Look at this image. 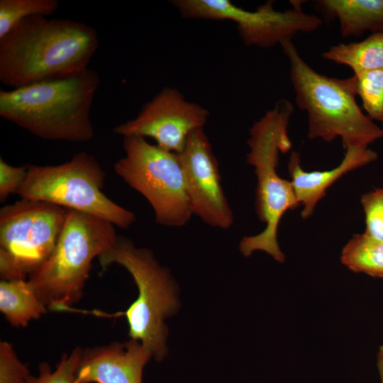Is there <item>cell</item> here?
Returning a JSON list of instances; mask_svg holds the SVG:
<instances>
[{
	"label": "cell",
	"instance_id": "6da1fadb",
	"mask_svg": "<svg viewBox=\"0 0 383 383\" xmlns=\"http://www.w3.org/2000/svg\"><path fill=\"white\" fill-rule=\"evenodd\" d=\"M99 43L96 30L86 23L25 18L0 38V81L16 89L77 75L88 69Z\"/></svg>",
	"mask_w": 383,
	"mask_h": 383
},
{
	"label": "cell",
	"instance_id": "7a4b0ae2",
	"mask_svg": "<svg viewBox=\"0 0 383 383\" xmlns=\"http://www.w3.org/2000/svg\"><path fill=\"white\" fill-rule=\"evenodd\" d=\"M89 68L67 78L0 91V116L43 140L82 143L94 135L91 109L99 88Z\"/></svg>",
	"mask_w": 383,
	"mask_h": 383
},
{
	"label": "cell",
	"instance_id": "3957f363",
	"mask_svg": "<svg viewBox=\"0 0 383 383\" xmlns=\"http://www.w3.org/2000/svg\"><path fill=\"white\" fill-rule=\"evenodd\" d=\"M293 111L291 101L279 99L249 130L250 151L247 162L255 169L257 177L255 209L265 228L257 235L242 239L240 250L245 257L261 250L279 262L285 260L278 244V227L284 214L300 205L291 182L282 178L277 167L279 154L288 152L292 148L287 128Z\"/></svg>",
	"mask_w": 383,
	"mask_h": 383
},
{
	"label": "cell",
	"instance_id": "277c9868",
	"mask_svg": "<svg viewBox=\"0 0 383 383\" xmlns=\"http://www.w3.org/2000/svg\"><path fill=\"white\" fill-rule=\"evenodd\" d=\"M280 45L289 62L296 102L308 115L309 138L331 142L340 137L345 149L368 147L383 137V129L357 104L355 75L339 79L320 74L302 58L292 40Z\"/></svg>",
	"mask_w": 383,
	"mask_h": 383
},
{
	"label": "cell",
	"instance_id": "5b68a950",
	"mask_svg": "<svg viewBox=\"0 0 383 383\" xmlns=\"http://www.w3.org/2000/svg\"><path fill=\"white\" fill-rule=\"evenodd\" d=\"M114 225L68 209L56 245L45 262L28 279L48 309L71 311L82 296L91 262L116 242Z\"/></svg>",
	"mask_w": 383,
	"mask_h": 383
},
{
	"label": "cell",
	"instance_id": "8992f818",
	"mask_svg": "<svg viewBox=\"0 0 383 383\" xmlns=\"http://www.w3.org/2000/svg\"><path fill=\"white\" fill-rule=\"evenodd\" d=\"M98 258L104 270L116 263L131 274L138 297L126 311L116 315L126 316L131 339L140 341L156 360H162L167 353V335L164 320L178 306L169 272L157 263L150 250L136 248L123 237H118L114 245Z\"/></svg>",
	"mask_w": 383,
	"mask_h": 383
},
{
	"label": "cell",
	"instance_id": "52a82bcc",
	"mask_svg": "<svg viewBox=\"0 0 383 383\" xmlns=\"http://www.w3.org/2000/svg\"><path fill=\"white\" fill-rule=\"evenodd\" d=\"M104 179L105 172L94 156L80 152L59 165H28L17 194L21 199L45 201L128 228L135 215L103 193Z\"/></svg>",
	"mask_w": 383,
	"mask_h": 383
},
{
	"label": "cell",
	"instance_id": "ba28073f",
	"mask_svg": "<svg viewBox=\"0 0 383 383\" xmlns=\"http://www.w3.org/2000/svg\"><path fill=\"white\" fill-rule=\"evenodd\" d=\"M123 147L125 155L115 163L116 173L148 200L157 223L186 225L193 213L178 154L136 135L124 136Z\"/></svg>",
	"mask_w": 383,
	"mask_h": 383
},
{
	"label": "cell",
	"instance_id": "9c48e42d",
	"mask_svg": "<svg viewBox=\"0 0 383 383\" xmlns=\"http://www.w3.org/2000/svg\"><path fill=\"white\" fill-rule=\"evenodd\" d=\"M68 209L25 199L0 211V275L2 280L26 279L52 254Z\"/></svg>",
	"mask_w": 383,
	"mask_h": 383
},
{
	"label": "cell",
	"instance_id": "30bf717a",
	"mask_svg": "<svg viewBox=\"0 0 383 383\" xmlns=\"http://www.w3.org/2000/svg\"><path fill=\"white\" fill-rule=\"evenodd\" d=\"M173 4L186 18L231 20L247 45L269 48L281 45L299 33H311L322 24L318 16L305 13L303 1H292V8L276 11L268 1L255 11L238 7L228 0H176Z\"/></svg>",
	"mask_w": 383,
	"mask_h": 383
},
{
	"label": "cell",
	"instance_id": "8fae6325",
	"mask_svg": "<svg viewBox=\"0 0 383 383\" xmlns=\"http://www.w3.org/2000/svg\"><path fill=\"white\" fill-rule=\"evenodd\" d=\"M208 116V110L167 87L144 104L133 119L116 126L113 132L123 137L151 138L159 147L179 154L189 135L203 128Z\"/></svg>",
	"mask_w": 383,
	"mask_h": 383
},
{
	"label": "cell",
	"instance_id": "7c38bea8",
	"mask_svg": "<svg viewBox=\"0 0 383 383\" xmlns=\"http://www.w3.org/2000/svg\"><path fill=\"white\" fill-rule=\"evenodd\" d=\"M193 214L213 227L228 229L233 211L221 186L218 161L203 128L193 131L178 154Z\"/></svg>",
	"mask_w": 383,
	"mask_h": 383
},
{
	"label": "cell",
	"instance_id": "4fadbf2b",
	"mask_svg": "<svg viewBox=\"0 0 383 383\" xmlns=\"http://www.w3.org/2000/svg\"><path fill=\"white\" fill-rule=\"evenodd\" d=\"M152 355L138 340L82 350L77 383H142Z\"/></svg>",
	"mask_w": 383,
	"mask_h": 383
},
{
	"label": "cell",
	"instance_id": "5bb4252c",
	"mask_svg": "<svg viewBox=\"0 0 383 383\" xmlns=\"http://www.w3.org/2000/svg\"><path fill=\"white\" fill-rule=\"evenodd\" d=\"M340 163L323 171L308 172L301 165L298 152L290 155L288 171L296 199L303 206L301 216L306 219L313 212L327 189L347 173L370 164L377 159V153L368 147H348Z\"/></svg>",
	"mask_w": 383,
	"mask_h": 383
},
{
	"label": "cell",
	"instance_id": "9a60e30c",
	"mask_svg": "<svg viewBox=\"0 0 383 383\" xmlns=\"http://www.w3.org/2000/svg\"><path fill=\"white\" fill-rule=\"evenodd\" d=\"M316 4L338 21L343 38L383 32V0H320Z\"/></svg>",
	"mask_w": 383,
	"mask_h": 383
},
{
	"label": "cell",
	"instance_id": "2e32d148",
	"mask_svg": "<svg viewBox=\"0 0 383 383\" xmlns=\"http://www.w3.org/2000/svg\"><path fill=\"white\" fill-rule=\"evenodd\" d=\"M0 310L13 326L25 327L39 318L48 309L39 299L28 280H1Z\"/></svg>",
	"mask_w": 383,
	"mask_h": 383
},
{
	"label": "cell",
	"instance_id": "e0dca14e",
	"mask_svg": "<svg viewBox=\"0 0 383 383\" xmlns=\"http://www.w3.org/2000/svg\"><path fill=\"white\" fill-rule=\"evenodd\" d=\"M322 57L349 67L354 74L383 69V32L372 33L360 42L335 45Z\"/></svg>",
	"mask_w": 383,
	"mask_h": 383
},
{
	"label": "cell",
	"instance_id": "ac0fdd59",
	"mask_svg": "<svg viewBox=\"0 0 383 383\" xmlns=\"http://www.w3.org/2000/svg\"><path fill=\"white\" fill-rule=\"evenodd\" d=\"M340 260L354 272L383 278V241L355 234L343 248Z\"/></svg>",
	"mask_w": 383,
	"mask_h": 383
},
{
	"label": "cell",
	"instance_id": "d6986e66",
	"mask_svg": "<svg viewBox=\"0 0 383 383\" xmlns=\"http://www.w3.org/2000/svg\"><path fill=\"white\" fill-rule=\"evenodd\" d=\"M59 7L57 0H1L0 38L22 20L34 16H48Z\"/></svg>",
	"mask_w": 383,
	"mask_h": 383
},
{
	"label": "cell",
	"instance_id": "ffe728a7",
	"mask_svg": "<svg viewBox=\"0 0 383 383\" xmlns=\"http://www.w3.org/2000/svg\"><path fill=\"white\" fill-rule=\"evenodd\" d=\"M356 92L372 120L383 123V69L354 74Z\"/></svg>",
	"mask_w": 383,
	"mask_h": 383
},
{
	"label": "cell",
	"instance_id": "44dd1931",
	"mask_svg": "<svg viewBox=\"0 0 383 383\" xmlns=\"http://www.w3.org/2000/svg\"><path fill=\"white\" fill-rule=\"evenodd\" d=\"M82 350L77 347L67 355L65 353L54 371L48 362L39 365V374L30 375L26 383H77V372Z\"/></svg>",
	"mask_w": 383,
	"mask_h": 383
},
{
	"label": "cell",
	"instance_id": "7402d4cb",
	"mask_svg": "<svg viewBox=\"0 0 383 383\" xmlns=\"http://www.w3.org/2000/svg\"><path fill=\"white\" fill-rule=\"evenodd\" d=\"M360 202L365 213V233L383 241V187L363 194Z\"/></svg>",
	"mask_w": 383,
	"mask_h": 383
},
{
	"label": "cell",
	"instance_id": "603a6c76",
	"mask_svg": "<svg viewBox=\"0 0 383 383\" xmlns=\"http://www.w3.org/2000/svg\"><path fill=\"white\" fill-rule=\"evenodd\" d=\"M30 375L26 365L18 358L12 345L0 343V383H26Z\"/></svg>",
	"mask_w": 383,
	"mask_h": 383
},
{
	"label": "cell",
	"instance_id": "cb8c5ba5",
	"mask_svg": "<svg viewBox=\"0 0 383 383\" xmlns=\"http://www.w3.org/2000/svg\"><path fill=\"white\" fill-rule=\"evenodd\" d=\"M28 172L27 166L16 167L0 158V201L3 203L9 195L18 193Z\"/></svg>",
	"mask_w": 383,
	"mask_h": 383
},
{
	"label": "cell",
	"instance_id": "d4e9b609",
	"mask_svg": "<svg viewBox=\"0 0 383 383\" xmlns=\"http://www.w3.org/2000/svg\"><path fill=\"white\" fill-rule=\"evenodd\" d=\"M377 368L381 383H383V345L379 347V350L377 353Z\"/></svg>",
	"mask_w": 383,
	"mask_h": 383
}]
</instances>
